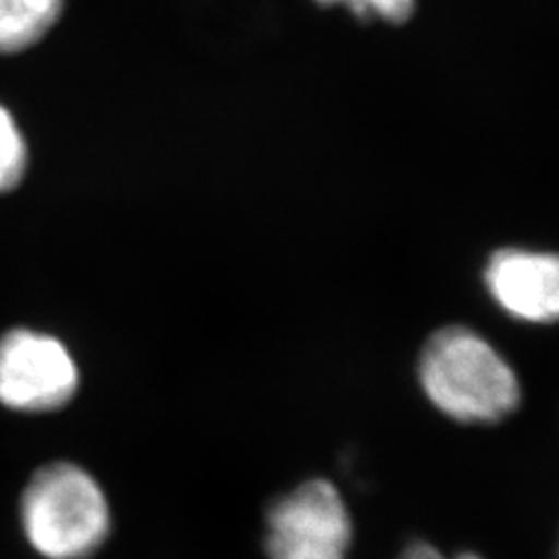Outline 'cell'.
Here are the masks:
<instances>
[{
	"label": "cell",
	"mask_w": 559,
	"mask_h": 559,
	"mask_svg": "<svg viewBox=\"0 0 559 559\" xmlns=\"http://www.w3.org/2000/svg\"><path fill=\"white\" fill-rule=\"evenodd\" d=\"M425 396L460 423H498L520 404V383L510 362L464 325H448L425 342L419 357Z\"/></svg>",
	"instance_id": "1"
},
{
	"label": "cell",
	"mask_w": 559,
	"mask_h": 559,
	"mask_svg": "<svg viewBox=\"0 0 559 559\" xmlns=\"http://www.w3.org/2000/svg\"><path fill=\"white\" fill-rule=\"evenodd\" d=\"M21 528L44 559L92 558L110 535V506L100 483L73 462L41 466L25 485Z\"/></svg>",
	"instance_id": "2"
},
{
	"label": "cell",
	"mask_w": 559,
	"mask_h": 559,
	"mask_svg": "<svg viewBox=\"0 0 559 559\" xmlns=\"http://www.w3.org/2000/svg\"><path fill=\"white\" fill-rule=\"evenodd\" d=\"M400 559H448L440 549H436L431 543H425V540H415L411 543Z\"/></svg>",
	"instance_id": "9"
},
{
	"label": "cell",
	"mask_w": 559,
	"mask_h": 559,
	"mask_svg": "<svg viewBox=\"0 0 559 559\" xmlns=\"http://www.w3.org/2000/svg\"><path fill=\"white\" fill-rule=\"evenodd\" d=\"M456 559H480L479 556H475V554H462Z\"/></svg>",
	"instance_id": "10"
},
{
	"label": "cell",
	"mask_w": 559,
	"mask_h": 559,
	"mask_svg": "<svg viewBox=\"0 0 559 559\" xmlns=\"http://www.w3.org/2000/svg\"><path fill=\"white\" fill-rule=\"evenodd\" d=\"M323 4H334V2H344L348 4L359 17H376V20H385L390 23H400L408 20L415 7V0H320Z\"/></svg>",
	"instance_id": "8"
},
{
	"label": "cell",
	"mask_w": 559,
	"mask_h": 559,
	"mask_svg": "<svg viewBox=\"0 0 559 559\" xmlns=\"http://www.w3.org/2000/svg\"><path fill=\"white\" fill-rule=\"evenodd\" d=\"M485 284L501 309L519 320H558L559 263L554 253L501 249L485 267Z\"/></svg>",
	"instance_id": "5"
},
{
	"label": "cell",
	"mask_w": 559,
	"mask_h": 559,
	"mask_svg": "<svg viewBox=\"0 0 559 559\" xmlns=\"http://www.w3.org/2000/svg\"><path fill=\"white\" fill-rule=\"evenodd\" d=\"M80 390V369L57 336L15 328L0 336V404L23 415L64 408Z\"/></svg>",
	"instance_id": "3"
},
{
	"label": "cell",
	"mask_w": 559,
	"mask_h": 559,
	"mask_svg": "<svg viewBox=\"0 0 559 559\" xmlns=\"http://www.w3.org/2000/svg\"><path fill=\"white\" fill-rule=\"evenodd\" d=\"M62 0H0V52L36 44L59 20Z\"/></svg>",
	"instance_id": "6"
},
{
	"label": "cell",
	"mask_w": 559,
	"mask_h": 559,
	"mask_svg": "<svg viewBox=\"0 0 559 559\" xmlns=\"http://www.w3.org/2000/svg\"><path fill=\"white\" fill-rule=\"evenodd\" d=\"M270 559H346L353 522L338 489L313 479L282 496L267 510Z\"/></svg>",
	"instance_id": "4"
},
{
	"label": "cell",
	"mask_w": 559,
	"mask_h": 559,
	"mask_svg": "<svg viewBox=\"0 0 559 559\" xmlns=\"http://www.w3.org/2000/svg\"><path fill=\"white\" fill-rule=\"evenodd\" d=\"M27 170V145L15 119L0 106V193L20 185Z\"/></svg>",
	"instance_id": "7"
}]
</instances>
